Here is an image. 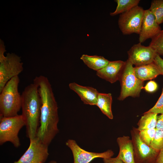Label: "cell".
<instances>
[{"label": "cell", "instance_id": "5", "mask_svg": "<svg viewBox=\"0 0 163 163\" xmlns=\"http://www.w3.org/2000/svg\"><path fill=\"white\" fill-rule=\"evenodd\" d=\"M24 126L25 123L21 115L11 117H0V145L9 142L15 147H18L21 145L18 133Z\"/></svg>", "mask_w": 163, "mask_h": 163}, {"label": "cell", "instance_id": "16", "mask_svg": "<svg viewBox=\"0 0 163 163\" xmlns=\"http://www.w3.org/2000/svg\"><path fill=\"white\" fill-rule=\"evenodd\" d=\"M134 71L136 76L143 82L155 78L161 75L159 68L154 62L145 65L135 66Z\"/></svg>", "mask_w": 163, "mask_h": 163}, {"label": "cell", "instance_id": "13", "mask_svg": "<svg viewBox=\"0 0 163 163\" xmlns=\"http://www.w3.org/2000/svg\"><path fill=\"white\" fill-rule=\"evenodd\" d=\"M126 61L121 60L110 61L103 69L97 71L96 75L99 77L113 83L119 80Z\"/></svg>", "mask_w": 163, "mask_h": 163}, {"label": "cell", "instance_id": "32", "mask_svg": "<svg viewBox=\"0 0 163 163\" xmlns=\"http://www.w3.org/2000/svg\"><path fill=\"white\" fill-rule=\"evenodd\" d=\"M40 163V162H38V163Z\"/></svg>", "mask_w": 163, "mask_h": 163}, {"label": "cell", "instance_id": "29", "mask_svg": "<svg viewBox=\"0 0 163 163\" xmlns=\"http://www.w3.org/2000/svg\"><path fill=\"white\" fill-rule=\"evenodd\" d=\"M156 129L163 131V114L158 116Z\"/></svg>", "mask_w": 163, "mask_h": 163}, {"label": "cell", "instance_id": "27", "mask_svg": "<svg viewBox=\"0 0 163 163\" xmlns=\"http://www.w3.org/2000/svg\"><path fill=\"white\" fill-rule=\"evenodd\" d=\"M154 62L159 68L161 75H163V59L160 55L157 54L154 59Z\"/></svg>", "mask_w": 163, "mask_h": 163}, {"label": "cell", "instance_id": "14", "mask_svg": "<svg viewBox=\"0 0 163 163\" xmlns=\"http://www.w3.org/2000/svg\"><path fill=\"white\" fill-rule=\"evenodd\" d=\"M69 87L78 95L84 104L96 105L99 93L96 89L82 86L75 82L69 84Z\"/></svg>", "mask_w": 163, "mask_h": 163}, {"label": "cell", "instance_id": "31", "mask_svg": "<svg viewBox=\"0 0 163 163\" xmlns=\"http://www.w3.org/2000/svg\"><path fill=\"white\" fill-rule=\"evenodd\" d=\"M48 163H57V162L56 161L53 160L49 161Z\"/></svg>", "mask_w": 163, "mask_h": 163}, {"label": "cell", "instance_id": "11", "mask_svg": "<svg viewBox=\"0 0 163 163\" xmlns=\"http://www.w3.org/2000/svg\"><path fill=\"white\" fill-rule=\"evenodd\" d=\"M66 145L72 151L74 163H89L95 158H108L112 157L114 155L113 151L110 149L101 153L86 151L81 148L73 139L68 140L66 142Z\"/></svg>", "mask_w": 163, "mask_h": 163}, {"label": "cell", "instance_id": "8", "mask_svg": "<svg viewBox=\"0 0 163 163\" xmlns=\"http://www.w3.org/2000/svg\"><path fill=\"white\" fill-rule=\"evenodd\" d=\"M139 132L135 127L130 130L135 163H155L160 152L144 143L140 138Z\"/></svg>", "mask_w": 163, "mask_h": 163}, {"label": "cell", "instance_id": "2", "mask_svg": "<svg viewBox=\"0 0 163 163\" xmlns=\"http://www.w3.org/2000/svg\"><path fill=\"white\" fill-rule=\"evenodd\" d=\"M22 116L30 140L36 137L40 124L41 102L38 87L34 83L27 86L21 94Z\"/></svg>", "mask_w": 163, "mask_h": 163}, {"label": "cell", "instance_id": "17", "mask_svg": "<svg viewBox=\"0 0 163 163\" xmlns=\"http://www.w3.org/2000/svg\"><path fill=\"white\" fill-rule=\"evenodd\" d=\"M80 59L88 67L97 71L105 67L110 62L103 56L96 55L83 54Z\"/></svg>", "mask_w": 163, "mask_h": 163}, {"label": "cell", "instance_id": "18", "mask_svg": "<svg viewBox=\"0 0 163 163\" xmlns=\"http://www.w3.org/2000/svg\"><path fill=\"white\" fill-rule=\"evenodd\" d=\"M112 102V96L111 93H99L96 105L103 114L110 119L113 118L111 110Z\"/></svg>", "mask_w": 163, "mask_h": 163}, {"label": "cell", "instance_id": "15", "mask_svg": "<svg viewBox=\"0 0 163 163\" xmlns=\"http://www.w3.org/2000/svg\"><path fill=\"white\" fill-rule=\"evenodd\" d=\"M117 142L119 148L117 157L124 163H135L133 147L132 140L128 136L117 138Z\"/></svg>", "mask_w": 163, "mask_h": 163}, {"label": "cell", "instance_id": "21", "mask_svg": "<svg viewBox=\"0 0 163 163\" xmlns=\"http://www.w3.org/2000/svg\"><path fill=\"white\" fill-rule=\"evenodd\" d=\"M154 15L157 23H163V0H153L148 9Z\"/></svg>", "mask_w": 163, "mask_h": 163}, {"label": "cell", "instance_id": "19", "mask_svg": "<svg viewBox=\"0 0 163 163\" xmlns=\"http://www.w3.org/2000/svg\"><path fill=\"white\" fill-rule=\"evenodd\" d=\"M157 113L146 111L143 114L137 125L139 130L156 128L158 119Z\"/></svg>", "mask_w": 163, "mask_h": 163}, {"label": "cell", "instance_id": "23", "mask_svg": "<svg viewBox=\"0 0 163 163\" xmlns=\"http://www.w3.org/2000/svg\"><path fill=\"white\" fill-rule=\"evenodd\" d=\"M150 146L158 152L163 151V131L156 129L155 136Z\"/></svg>", "mask_w": 163, "mask_h": 163}, {"label": "cell", "instance_id": "10", "mask_svg": "<svg viewBox=\"0 0 163 163\" xmlns=\"http://www.w3.org/2000/svg\"><path fill=\"white\" fill-rule=\"evenodd\" d=\"M128 59L133 65L138 66L154 62L157 54L151 47L139 43L134 44L128 51Z\"/></svg>", "mask_w": 163, "mask_h": 163}, {"label": "cell", "instance_id": "3", "mask_svg": "<svg viewBox=\"0 0 163 163\" xmlns=\"http://www.w3.org/2000/svg\"><path fill=\"white\" fill-rule=\"evenodd\" d=\"M18 76L10 80L0 92V116L11 117L18 115L21 107V95L18 91Z\"/></svg>", "mask_w": 163, "mask_h": 163}, {"label": "cell", "instance_id": "9", "mask_svg": "<svg viewBox=\"0 0 163 163\" xmlns=\"http://www.w3.org/2000/svg\"><path fill=\"white\" fill-rule=\"evenodd\" d=\"M29 146L20 159L14 163H44L49 155L48 145L38 138L30 140Z\"/></svg>", "mask_w": 163, "mask_h": 163}, {"label": "cell", "instance_id": "6", "mask_svg": "<svg viewBox=\"0 0 163 163\" xmlns=\"http://www.w3.org/2000/svg\"><path fill=\"white\" fill-rule=\"evenodd\" d=\"M21 57L14 53L0 55V92L7 83L23 71Z\"/></svg>", "mask_w": 163, "mask_h": 163}, {"label": "cell", "instance_id": "7", "mask_svg": "<svg viewBox=\"0 0 163 163\" xmlns=\"http://www.w3.org/2000/svg\"><path fill=\"white\" fill-rule=\"evenodd\" d=\"M144 12L142 8L137 5L120 14L118 24L123 35L139 34Z\"/></svg>", "mask_w": 163, "mask_h": 163}, {"label": "cell", "instance_id": "20", "mask_svg": "<svg viewBox=\"0 0 163 163\" xmlns=\"http://www.w3.org/2000/svg\"><path fill=\"white\" fill-rule=\"evenodd\" d=\"M117 6L115 10L111 12L110 15L114 16L119 14H121L138 5L139 0H116Z\"/></svg>", "mask_w": 163, "mask_h": 163}, {"label": "cell", "instance_id": "1", "mask_svg": "<svg viewBox=\"0 0 163 163\" xmlns=\"http://www.w3.org/2000/svg\"><path fill=\"white\" fill-rule=\"evenodd\" d=\"M33 83L38 87L41 102L40 125L36 137L48 146L59 132L57 104L47 77L42 75L36 76Z\"/></svg>", "mask_w": 163, "mask_h": 163}, {"label": "cell", "instance_id": "30", "mask_svg": "<svg viewBox=\"0 0 163 163\" xmlns=\"http://www.w3.org/2000/svg\"><path fill=\"white\" fill-rule=\"evenodd\" d=\"M155 163H163V151L160 152Z\"/></svg>", "mask_w": 163, "mask_h": 163}, {"label": "cell", "instance_id": "25", "mask_svg": "<svg viewBox=\"0 0 163 163\" xmlns=\"http://www.w3.org/2000/svg\"><path fill=\"white\" fill-rule=\"evenodd\" d=\"M147 112L163 114V87L161 94L155 105Z\"/></svg>", "mask_w": 163, "mask_h": 163}, {"label": "cell", "instance_id": "24", "mask_svg": "<svg viewBox=\"0 0 163 163\" xmlns=\"http://www.w3.org/2000/svg\"><path fill=\"white\" fill-rule=\"evenodd\" d=\"M156 128L145 129L139 131V136L141 140L145 144L150 146L155 134Z\"/></svg>", "mask_w": 163, "mask_h": 163}, {"label": "cell", "instance_id": "4", "mask_svg": "<svg viewBox=\"0 0 163 163\" xmlns=\"http://www.w3.org/2000/svg\"><path fill=\"white\" fill-rule=\"evenodd\" d=\"M119 80L121 89L120 95L118 98L119 100L123 101L129 96H139L141 90L143 87L144 82L136 76L134 67L128 59L126 61Z\"/></svg>", "mask_w": 163, "mask_h": 163}, {"label": "cell", "instance_id": "26", "mask_svg": "<svg viewBox=\"0 0 163 163\" xmlns=\"http://www.w3.org/2000/svg\"><path fill=\"white\" fill-rule=\"evenodd\" d=\"M158 88L157 84L153 81H150L146 84L143 88L146 92L153 93L156 91Z\"/></svg>", "mask_w": 163, "mask_h": 163}, {"label": "cell", "instance_id": "12", "mask_svg": "<svg viewBox=\"0 0 163 163\" xmlns=\"http://www.w3.org/2000/svg\"><path fill=\"white\" fill-rule=\"evenodd\" d=\"M154 14L149 10H145L141 30L139 34V41L143 43L147 39H152L161 30Z\"/></svg>", "mask_w": 163, "mask_h": 163}, {"label": "cell", "instance_id": "28", "mask_svg": "<svg viewBox=\"0 0 163 163\" xmlns=\"http://www.w3.org/2000/svg\"><path fill=\"white\" fill-rule=\"evenodd\" d=\"M103 161L104 163H124L117 157L115 158L111 157L108 158H104L103 159Z\"/></svg>", "mask_w": 163, "mask_h": 163}, {"label": "cell", "instance_id": "22", "mask_svg": "<svg viewBox=\"0 0 163 163\" xmlns=\"http://www.w3.org/2000/svg\"><path fill=\"white\" fill-rule=\"evenodd\" d=\"M149 45L159 55H163V29L152 38Z\"/></svg>", "mask_w": 163, "mask_h": 163}]
</instances>
